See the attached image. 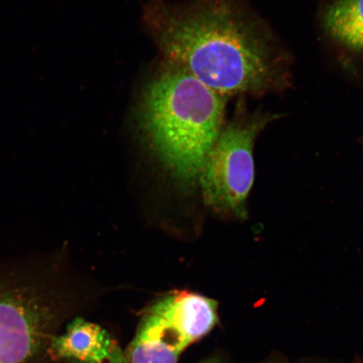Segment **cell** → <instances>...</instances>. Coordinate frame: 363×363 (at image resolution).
I'll use <instances>...</instances> for the list:
<instances>
[{
  "label": "cell",
  "instance_id": "1",
  "mask_svg": "<svg viewBox=\"0 0 363 363\" xmlns=\"http://www.w3.org/2000/svg\"><path fill=\"white\" fill-rule=\"evenodd\" d=\"M143 21L169 63L222 96L264 92L278 79L269 35L239 0H148Z\"/></svg>",
  "mask_w": 363,
  "mask_h": 363
},
{
  "label": "cell",
  "instance_id": "2",
  "mask_svg": "<svg viewBox=\"0 0 363 363\" xmlns=\"http://www.w3.org/2000/svg\"><path fill=\"white\" fill-rule=\"evenodd\" d=\"M224 110L225 96L169 63L145 89L139 121L161 161L192 184L220 133Z\"/></svg>",
  "mask_w": 363,
  "mask_h": 363
},
{
  "label": "cell",
  "instance_id": "3",
  "mask_svg": "<svg viewBox=\"0 0 363 363\" xmlns=\"http://www.w3.org/2000/svg\"><path fill=\"white\" fill-rule=\"evenodd\" d=\"M34 259L0 262V363H42L51 352L57 296Z\"/></svg>",
  "mask_w": 363,
  "mask_h": 363
},
{
  "label": "cell",
  "instance_id": "4",
  "mask_svg": "<svg viewBox=\"0 0 363 363\" xmlns=\"http://www.w3.org/2000/svg\"><path fill=\"white\" fill-rule=\"evenodd\" d=\"M217 321L213 299L188 291L169 294L147 308L125 355L130 363H177Z\"/></svg>",
  "mask_w": 363,
  "mask_h": 363
},
{
  "label": "cell",
  "instance_id": "5",
  "mask_svg": "<svg viewBox=\"0 0 363 363\" xmlns=\"http://www.w3.org/2000/svg\"><path fill=\"white\" fill-rule=\"evenodd\" d=\"M271 121L265 115L240 116L222 129L199 172L208 206L225 215L247 216V198L255 178L253 148Z\"/></svg>",
  "mask_w": 363,
  "mask_h": 363
},
{
  "label": "cell",
  "instance_id": "6",
  "mask_svg": "<svg viewBox=\"0 0 363 363\" xmlns=\"http://www.w3.org/2000/svg\"><path fill=\"white\" fill-rule=\"evenodd\" d=\"M116 343L101 326L78 318L68 325L66 333L54 337L53 357L79 363H102L110 357Z\"/></svg>",
  "mask_w": 363,
  "mask_h": 363
},
{
  "label": "cell",
  "instance_id": "7",
  "mask_svg": "<svg viewBox=\"0 0 363 363\" xmlns=\"http://www.w3.org/2000/svg\"><path fill=\"white\" fill-rule=\"evenodd\" d=\"M324 24L345 47L363 51V0H335L325 11Z\"/></svg>",
  "mask_w": 363,
  "mask_h": 363
},
{
  "label": "cell",
  "instance_id": "8",
  "mask_svg": "<svg viewBox=\"0 0 363 363\" xmlns=\"http://www.w3.org/2000/svg\"><path fill=\"white\" fill-rule=\"evenodd\" d=\"M79 363V362H76ZM102 363H130L123 352L121 350L120 347L117 346V344L113 347V350L111 353L110 357L108 359Z\"/></svg>",
  "mask_w": 363,
  "mask_h": 363
},
{
  "label": "cell",
  "instance_id": "9",
  "mask_svg": "<svg viewBox=\"0 0 363 363\" xmlns=\"http://www.w3.org/2000/svg\"><path fill=\"white\" fill-rule=\"evenodd\" d=\"M203 363H220V362L216 359H211V360H208L206 362H204Z\"/></svg>",
  "mask_w": 363,
  "mask_h": 363
}]
</instances>
